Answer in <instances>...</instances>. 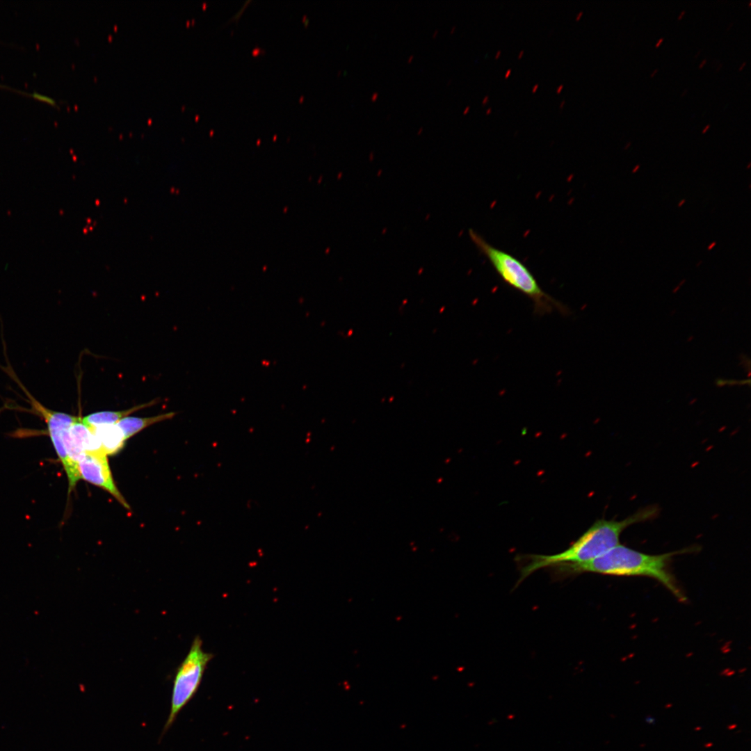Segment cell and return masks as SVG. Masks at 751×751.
Here are the masks:
<instances>
[{"instance_id": "bcb514c9", "label": "cell", "mask_w": 751, "mask_h": 751, "mask_svg": "<svg viewBox=\"0 0 751 751\" xmlns=\"http://www.w3.org/2000/svg\"><path fill=\"white\" fill-rule=\"evenodd\" d=\"M640 746H641V747H643V746H645V744H642V745H640Z\"/></svg>"}, {"instance_id": "8992f818", "label": "cell", "mask_w": 751, "mask_h": 751, "mask_svg": "<svg viewBox=\"0 0 751 751\" xmlns=\"http://www.w3.org/2000/svg\"><path fill=\"white\" fill-rule=\"evenodd\" d=\"M21 387L28 397L27 401L31 405V411L45 421L53 446L66 472L68 469V460L64 444V433L74 422L77 417L45 407L24 387L21 386Z\"/></svg>"}, {"instance_id": "f35d334b", "label": "cell", "mask_w": 751, "mask_h": 751, "mask_svg": "<svg viewBox=\"0 0 751 751\" xmlns=\"http://www.w3.org/2000/svg\"><path fill=\"white\" fill-rule=\"evenodd\" d=\"M491 111H492V108H488V109H487V110L486 111L485 113H486V114L487 115V114H489V113H490L491 112Z\"/></svg>"}, {"instance_id": "277c9868", "label": "cell", "mask_w": 751, "mask_h": 751, "mask_svg": "<svg viewBox=\"0 0 751 751\" xmlns=\"http://www.w3.org/2000/svg\"><path fill=\"white\" fill-rule=\"evenodd\" d=\"M212 658V654L203 649L201 638L196 636L174 677L170 710L164 727L165 732L170 727L180 711L196 693Z\"/></svg>"}, {"instance_id": "ab89813d", "label": "cell", "mask_w": 751, "mask_h": 751, "mask_svg": "<svg viewBox=\"0 0 751 751\" xmlns=\"http://www.w3.org/2000/svg\"><path fill=\"white\" fill-rule=\"evenodd\" d=\"M701 729H702V727H697L695 728V731H700Z\"/></svg>"}, {"instance_id": "cb8c5ba5", "label": "cell", "mask_w": 751, "mask_h": 751, "mask_svg": "<svg viewBox=\"0 0 751 751\" xmlns=\"http://www.w3.org/2000/svg\"><path fill=\"white\" fill-rule=\"evenodd\" d=\"M563 88V84L560 85L556 89V92L559 93L561 91Z\"/></svg>"}, {"instance_id": "e0dca14e", "label": "cell", "mask_w": 751, "mask_h": 751, "mask_svg": "<svg viewBox=\"0 0 751 751\" xmlns=\"http://www.w3.org/2000/svg\"><path fill=\"white\" fill-rule=\"evenodd\" d=\"M663 41V38H660V39H659V40L657 41V42L656 43V45H655V47H659V45H660L661 44V42H662Z\"/></svg>"}, {"instance_id": "d4e9b609", "label": "cell", "mask_w": 751, "mask_h": 751, "mask_svg": "<svg viewBox=\"0 0 751 751\" xmlns=\"http://www.w3.org/2000/svg\"><path fill=\"white\" fill-rule=\"evenodd\" d=\"M469 108H470V106H467L465 107V108L464 109V111H463L462 113H463V114H466L467 113H468V111H469Z\"/></svg>"}, {"instance_id": "5b68a950", "label": "cell", "mask_w": 751, "mask_h": 751, "mask_svg": "<svg viewBox=\"0 0 751 751\" xmlns=\"http://www.w3.org/2000/svg\"><path fill=\"white\" fill-rule=\"evenodd\" d=\"M81 479L111 494L125 508L129 505L117 487L104 453H86L77 464Z\"/></svg>"}, {"instance_id": "9a60e30c", "label": "cell", "mask_w": 751, "mask_h": 751, "mask_svg": "<svg viewBox=\"0 0 751 751\" xmlns=\"http://www.w3.org/2000/svg\"><path fill=\"white\" fill-rule=\"evenodd\" d=\"M685 13H686V10H683L681 12V13L679 14V15L678 16V17H677L678 20H680L683 17V16L685 15Z\"/></svg>"}, {"instance_id": "d590c367", "label": "cell", "mask_w": 751, "mask_h": 751, "mask_svg": "<svg viewBox=\"0 0 751 751\" xmlns=\"http://www.w3.org/2000/svg\"><path fill=\"white\" fill-rule=\"evenodd\" d=\"M523 54H524V50H522L519 52V55H518V58H521Z\"/></svg>"}, {"instance_id": "8d00e7d4", "label": "cell", "mask_w": 751, "mask_h": 751, "mask_svg": "<svg viewBox=\"0 0 751 751\" xmlns=\"http://www.w3.org/2000/svg\"><path fill=\"white\" fill-rule=\"evenodd\" d=\"M564 104H565V100L563 99V101L561 102L560 104V108H563V106Z\"/></svg>"}, {"instance_id": "4316f807", "label": "cell", "mask_w": 751, "mask_h": 751, "mask_svg": "<svg viewBox=\"0 0 751 751\" xmlns=\"http://www.w3.org/2000/svg\"><path fill=\"white\" fill-rule=\"evenodd\" d=\"M510 72H511V69H508V70L506 71V74H505V78H507V77H508V76H509V74H510Z\"/></svg>"}, {"instance_id": "44dd1931", "label": "cell", "mask_w": 751, "mask_h": 751, "mask_svg": "<svg viewBox=\"0 0 751 751\" xmlns=\"http://www.w3.org/2000/svg\"><path fill=\"white\" fill-rule=\"evenodd\" d=\"M582 15H583V11H580V12H579V13H578V14L576 15V18H575V19H576V21H577V20H579V19H580L581 16Z\"/></svg>"}, {"instance_id": "74e56055", "label": "cell", "mask_w": 751, "mask_h": 751, "mask_svg": "<svg viewBox=\"0 0 751 751\" xmlns=\"http://www.w3.org/2000/svg\"><path fill=\"white\" fill-rule=\"evenodd\" d=\"M422 131H423V127H419V129L417 134H420Z\"/></svg>"}, {"instance_id": "6da1fadb", "label": "cell", "mask_w": 751, "mask_h": 751, "mask_svg": "<svg viewBox=\"0 0 751 751\" xmlns=\"http://www.w3.org/2000/svg\"><path fill=\"white\" fill-rule=\"evenodd\" d=\"M656 513V508L649 507L620 520L604 519L596 521L586 532L565 551L552 555L532 554L520 570L519 584L535 571L566 564L589 562L620 544V536L628 526L647 521Z\"/></svg>"}, {"instance_id": "d6986e66", "label": "cell", "mask_w": 751, "mask_h": 751, "mask_svg": "<svg viewBox=\"0 0 751 751\" xmlns=\"http://www.w3.org/2000/svg\"><path fill=\"white\" fill-rule=\"evenodd\" d=\"M631 145V142L627 143L626 145L624 147V150H628L630 147Z\"/></svg>"}, {"instance_id": "836d02e7", "label": "cell", "mask_w": 751, "mask_h": 751, "mask_svg": "<svg viewBox=\"0 0 751 751\" xmlns=\"http://www.w3.org/2000/svg\"><path fill=\"white\" fill-rule=\"evenodd\" d=\"M745 65H746V62H743V64H742V65H741V67H739V70H742V69L743 68V67H744V66H745Z\"/></svg>"}, {"instance_id": "2e32d148", "label": "cell", "mask_w": 751, "mask_h": 751, "mask_svg": "<svg viewBox=\"0 0 751 751\" xmlns=\"http://www.w3.org/2000/svg\"><path fill=\"white\" fill-rule=\"evenodd\" d=\"M489 96L485 95L482 101V104H485L488 102Z\"/></svg>"}, {"instance_id": "7402d4cb", "label": "cell", "mask_w": 751, "mask_h": 751, "mask_svg": "<svg viewBox=\"0 0 751 751\" xmlns=\"http://www.w3.org/2000/svg\"><path fill=\"white\" fill-rule=\"evenodd\" d=\"M737 727L736 724H732L727 727L729 729H735Z\"/></svg>"}, {"instance_id": "f1b7e54d", "label": "cell", "mask_w": 751, "mask_h": 751, "mask_svg": "<svg viewBox=\"0 0 751 751\" xmlns=\"http://www.w3.org/2000/svg\"><path fill=\"white\" fill-rule=\"evenodd\" d=\"M413 58H414V55L413 54L410 55L407 58V62L410 63L412 60Z\"/></svg>"}, {"instance_id": "b9f144b4", "label": "cell", "mask_w": 751, "mask_h": 751, "mask_svg": "<svg viewBox=\"0 0 751 751\" xmlns=\"http://www.w3.org/2000/svg\"><path fill=\"white\" fill-rule=\"evenodd\" d=\"M671 706H672V704H667V705H665V708L668 709V708H670Z\"/></svg>"}, {"instance_id": "4fadbf2b", "label": "cell", "mask_w": 751, "mask_h": 751, "mask_svg": "<svg viewBox=\"0 0 751 751\" xmlns=\"http://www.w3.org/2000/svg\"><path fill=\"white\" fill-rule=\"evenodd\" d=\"M640 164H637V165H635V166L633 167V168L632 169V170H631V173H632V174H635V173H636V172H638V170L640 169Z\"/></svg>"}, {"instance_id": "ba28073f", "label": "cell", "mask_w": 751, "mask_h": 751, "mask_svg": "<svg viewBox=\"0 0 751 751\" xmlns=\"http://www.w3.org/2000/svg\"><path fill=\"white\" fill-rule=\"evenodd\" d=\"M175 414V412H170L150 417L127 416L119 421L116 425L121 430L127 440L148 426L163 421L170 419L173 418Z\"/></svg>"}, {"instance_id": "ffe728a7", "label": "cell", "mask_w": 751, "mask_h": 751, "mask_svg": "<svg viewBox=\"0 0 751 751\" xmlns=\"http://www.w3.org/2000/svg\"><path fill=\"white\" fill-rule=\"evenodd\" d=\"M706 60H707L706 59H704V60H702V61L701 62V63H700V64L699 65V68H702V67H703V66H704V65L706 64Z\"/></svg>"}, {"instance_id": "1f68e13d", "label": "cell", "mask_w": 751, "mask_h": 751, "mask_svg": "<svg viewBox=\"0 0 751 751\" xmlns=\"http://www.w3.org/2000/svg\"><path fill=\"white\" fill-rule=\"evenodd\" d=\"M702 264V260L698 261V262L696 264V267L698 268Z\"/></svg>"}, {"instance_id": "7bdbcfd3", "label": "cell", "mask_w": 751, "mask_h": 751, "mask_svg": "<svg viewBox=\"0 0 751 751\" xmlns=\"http://www.w3.org/2000/svg\"><path fill=\"white\" fill-rule=\"evenodd\" d=\"M451 81H452V79H449L448 80V81H447V84H448V85H449V84H450V83L451 82Z\"/></svg>"}, {"instance_id": "4dcf8cb0", "label": "cell", "mask_w": 751, "mask_h": 751, "mask_svg": "<svg viewBox=\"0 0 751 751\" xmlns=\"http://www.w3.org/2000/svg\"><path fill=\"white\" fill-rule=\"evenodd\" d=\"M712 745H713V743H706V744L704 745V747H705V748H710V747H711Z\"/></svg>"}, {"instance_id": "d6a6232c", "label": "cell", "mask_w": 751, "mask_h": 751, "mask_svg": "<svg viewBox=\"0 0 751 751\" xmlns=\"http://www.w3.org/2000/svg\"><path fill=\"white\" fill-rule=\"evenodd\" d=\"M501 50H499V51H498L496 52V55H495V58H497L499 57V56L500 55V54H501Z\"/></svg>"}, {"instance_id": "e575fe53", "label": "cell", "mask_w": 751, "mask_h": 751, "mask_svg": "<svg viewBox=\"0 0 751 751\" xmlns=\"http://www.w3.org/2000/svg\"><path fill=\"white\" fill-rule=\"evenodd\" d=\"M687 91H688V90H687L686 88V89H684V91H683V92L681 93V97H683L684 95H686V93L687 92Z\"/></svg>"}, {"instance_id": "f546056e", "label": "cell", "mask_w": 751, "mask_h": 751, "mask_svg": "<svg viewBox=\"0 0 751 751\" xmlns=\"http://www.w3.org/2000/svg\"><path fill=\"white\" fill-rule=\"evenodd\" d=\"M455 28H456V26H452V27L451 28V30H450V33H453L454 32V31H455Z\"/></svg>"}, {"instance_id": "ac0fdd59", "label": "cell", "mask_w": 751, "mask_h": 751, "mask_svg": "<svg viewBox=\"0 0 751 751\" xmlns=\"http://www.w3.org/2000/svg\"><path fill=\"white\" fill-rule=\"evenodd\" d=\"M709 128H710V124H707V125H706V127H704V129H702V134H704V133H706V131H707L709 130Z\"/></svg>"}, {"instance_id": "ee69618b", "label": "cell", "mask_w": 751, "mask_h": 751, "mask_svg": "<svg viewBox=\"0 0 751 751\" xmlns=\"http://www.w3.org/2000/svg\"><path fill=\"white\" fill-rule=\"evenodd\" d=\"M750 166H751V163H749L748 165H747L746 168L749 169L750 168Z\"/></svg>"}, {"instance_id": "484cf974", "label": "cell", "mask_w": 751, "mask_h": 751, "mask_svg": "<svg viewBox=\"0 0 751 751\" xmlns=\"http://www.w3.org/2000/svg\"><path fill=\"white\" fill-rule=\"evenodd\" d=\"M659 69H655L650 74V77H653L658 72Z\"/></svg>"}, {"instance_id": "9c48e42d", "label": "cell", "mask_w": 751, "mask_h": 751, "mask_svg": "<svg viewBox=\"0 0 751 751\" xmlns=\"http://www.w3.org/2000/svg\"><path fill=\"white\" fill-rule=\"evenodd\" d=\"M156 403V401L154 400L124 410L93 412L82 417V421L90 427L116 424L122 419L129 416L133 412L150 407Z\"/></svg>"}, {"instance_id": "7c38bea8", "label": "cell", "mask_w": 751, "mask_h": 751, "mask_svg": "<svg viewBox=\"0 0 751 751\" xmlns=\"http://www.w3.org/2000/svg\"><path fill=\"white\" fill-rule=\"evenodd\" d=\"M378 97V92H373V94L371 95V101H373V102L376 101Z\"/></svg>"}, {"instance_id": "5bb4252c", "label": "cell", "mask_w": 751, "mask_h": 751, "mask_svg": "<svg viewBox=\"0 0 751 751\" xmlns=\"http://www.w3.org/2000/svg\"><path fill=\"white\" fill-rule=\"evenodd\" d=\"M685 202H686V199H681V200H680V201L679 202V203H678V204H677V207H682V206H683V205H684V204H685Z\"/></svg>"}, {"instance_id": "f6af8a7d", "label": "cell", "mask_w": 751, "mask_h": 751, "mask_svg": "<svg viewBox=\"0 0 751 751\" xmlns=\"http://www.w3.org/2000/svg\"><path fill=\"white\" fill-rule=\"evenodd\" d=\"M750 5H751V1L749 2V6H748L750 7Z\"/></svg>"}, {"instance_id": "30bf717a", "label": "cell", "mask_w": 751, "mask_h": 751, "mask_svg": "<svg viewBox=\"0 0 751 751\" xmlns=\"http://www.w3.org/2000/svg\"><path fill=\"white\" fill-rule=\"evenodd\" d=\"M645 721H646V722H647V723H648V724H652V725H654V723H655V722H656V720H655V718H653L652 716H646V718H645Z\"/></svg>"}, {"instance_id": "603a6c76", "label": "cell", "mask_w": 751, "mask_h": 751, "mask_svg": "<svg viewBox=\"0 0 751 751\" xmlns=\"http://www.w3.org/2000/svg\"><path fill=\"white\" fill-rule=\"evenodd\" d=\"M439 33V30H438V29H435V31H433V34H432V37H433V38H435V37L437 36V33Z\"/></svg>"}, {"instance_id": "8fae6325", "label": "cell", "mask_w": 751, "mask_h": 751, "mask_svg": "<svg viewBox=\"0 0 751 751\" xmlns=\"http://www.w3.org/2000/svg\"><path fill=\"white\" fill-rule=\"evenodd\" d=\"M716 244H717L716 241H712L711 243H710L708 245L707 250H711L716 245Z\"/></svg>"}, {"instance_id": "3957f363", "label": "cell", "mask_w": 751, "mask_h": 751, "mask_svg": "<svg viewBox=\"0 0 751 751\" xmlns=\"http://www.w3.org/2000/svg\"><path fill=\"white\" fill-rule=\"evenodd\" d=\"M469 236L501 280L529 298L534 305L535 312L544 314L558 309L562 313L566 312L565 307L542 289L533 273L522 261L509 252L492 245L473 229L469 230Z\"/></svg>"}, {"instance_id": "83f0119b", "label": "cell", "mask_w": 751, "mask_h": 751, "mask_svg": "<svg viewBox=\"0 0 751 751\" xmlns=\"http://www.w3.org/2000/svg\"><path fill=\"white\" fill-rule=\"evenodd\" d=\"M538 86H539L538 84H535L532 88V92H535L536 91L537 88H538Z\"/></svg>"}, {"instance_id": "52a82bcc", "label": "cell", "mask_w": 751, "mask_h": 751, "mask_svg": "<svg viewBox=\"0 0 751 751\" xmlns=\"http://www.w3.org/2000/svg\"><path fill=\"white\" fill-rule=\"evenodd\" d=\"M106 455H114L124 446L126 441L121 430L116 424L91 427Z\"/></svg>"}, {"instance_id": "7a4b0ae2", "label": "cell", "mask_w": 751, "mask_h": 751, "mask_svg": "<svg viewBox=\"0 0 751 751\" xmlns=\"http://www.w3.org/2000/svg\"><path fill=\"white\" fill-rule=\"evenodd\" d=\"M678 553L680 551L651 555L619 544L589 562L560 565L552 568L558 576L565 577L586 572L612 576H648L657 580L679 599L684 601L685 597L668 567L670 558Z\"/></svg>"}, {"instance_id": "60d3db41", "label": "cell", "mask_w": 751, "mask_h": 751, "mask_svg": "<svg viewBox=\"0 0 751 751\" xmlns=\"http://www.w3.org/2000/svg\"><path fill=\"white\" fill-rule=\"evenodd\" d=\"M701 51H702V50H701V49H699V51H698V52L697 53V54H696V55H695V58L697 57V56H698V55L700 54V53Z\"/></svg>"}]
</instances>
